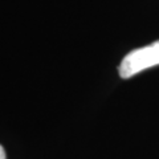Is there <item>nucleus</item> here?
<instances>
[{
  "instance_id": "obj_1",
  "label": "nucleus",
  "mask_w": 159,
  "mask_h": 159,
  "mask_svg": "<svg viewBox=\"0 0 159 159\" xmlns=\"http://www.w3.org/2000/svg\"><path fill=\"white\" fill-rule=\"evenodd\" d=\"M157 65H159V41L127 53L119 64L118 72L122 78H130L139 72Z\"/></svg>"
},
{
  "instance_id": "obj_2",
  "label": "nucleus",
  "mask_w": 159,
  "mask_h": 159,
  "mask_svg": "<svg viewBox=\"0 0 159 159\" xmlns=\"http://www.w3.org/2000/svg\"><path fill=\"white\" fill-rule=\"evenodd\" d=\"M0 159H7V155H6V151H4L3 146L0 145Z\"/></svg>"
}]
</instances>
